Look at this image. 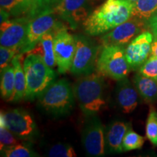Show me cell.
Here are the masks:
<instances>
[{
  "label": "cell",
  "instance_id": "4",
  "mask_svg": "<svg viewBox=\"0 0 157 157\" xmlns=\"http://www.w3.org/2000/svg\"><path fill=\"white\" fill-rule=\"evenodd\" d=\"M23 64L26 80L25 99H34L53 82L56 73L36 55H26Z\"/></svg>",
  "mask_w": 157,
  "mask_h": 157
},
{
  "label": "cell",
  "instance_id": "5",
  "mask_svg": "<svg viewBox=\"0 0 157 157\" xmlns=\"http://www.w3.org/2000/svg\"><path fill=\"white\" fill-rule=\"evenodd\" d=\"M96 68L98 73L117 81L126 78L131 68L124 46H103L98 56Z\"/></svg>",
  "mask_w": 157,
  "mask_h": 157
},
{
  "label": "cell",
  "instance_id": "29",
  "mask_svg": "<svg viewBox=\"0 0 157 157\" xmlns=\"http://www.w3.org/2000/svg\"><path fill=\"white\" fill-rule=\"evenodd\" d=\"M20 52L18 48H9L0 47V68L1 70L11 64L14 57Z\"/></svg>",
  "mask_w": 157,
  "mask_h": 157
},
{
  "label": "cell",
  "instance_id": "20",
  "mask_svg": "<svg viewBox=\"0 0 157 157\" xmlns=\"http://www.w3.org/2000/svg\"><path fill=\"white\" fill-rule=\"evenodd\" d=\"M1 95L6 101L11 102L15 91V71L12 64L1 70Z\"/></svg>",
  "mask_w": 157,
  "mask_h": 157
},
{
  "label": "cell",
  "instance_id": "3",
  "mask_svg": "<svg viewBox=\"0 0 157 157\" xmlns=\"http://www.w3.org/2000/svg\"><path fill=\"white\" fill-rule=\"evenodd\" d=\"M74 89L66 79L53 82L39 95V103L46 112L54 117L67 115L74 105Z\"/></svg>",
  "mask_w": 157,
  "mask_h": 157
},
{
  "label": "cell",
  "instance_id": "27",
  "mask_svg": "<svg viewBox=\"0 0 157 157\" xmlns=\"http://www.w3.org/2000/svg\"><path fill=\"white\" fill-rule=\"evenodd\" d=\"M50 157H75L77 156L74 148L68 144L58 143L52 146L48 151Z\"/></svg>",
  "mask_w": 157,
  "mask_h": 157
},
{
  "label": "cell",
  "instance_id": "11",
  "mask_svg": "<svg viewBox=\"0 0 157 157\" xmlns=\"http://www.w3.org/2000/svg\"><path fill=\"white\" fill-rule=\"evenodd\" d=\"M75 51V36L64 27L58 29L54 38V53L58 73L66 74L71 70Z\"/></svg>",
  "mask_w": 157,
  "mask_h": 157
},
{
  "label": "cell",
  "instance_id": "14",
  "mask_svg": "<svg viewBox=\"0 0 157 157\" xmlns=\"http://www.w3.org/2000/svg\"><path fill=\"white\" fill-rule=\"evenodd\" d=\"M89 0H60L52 9L54 13L76 28L79 23L84 22L90 15Z\"/></svg>",
  "mask_w": 157,
  "mask_h": 157
},
{
  "label": "cell",
  "instance_id": "28",
  "mask_svg": "<svg viewBox=\"0 0 157 157\" xmlns=\"http://www.w3.org/2000/svg\"><path fill=\"white\" fill-rule=\"evenodd\" d=\"M139 73L147 77L157 80V58L151 56L139 68Z\"/></svg>",
  "mask_w": 157,
  "mask_h": 157
},
{
  "label": "cell",
  "instance_id": "25",
  "mask_svg": "<svg viewBox=\"0 0 157 157\" xmlns=\"http://www.w3.org/2000/svg\"><path fill=\"white\" fill-rule=\"evenodd\" d=\"M30 6L29 17L36 16L41 13L48 10H52L60 0H26Z\"/></svg>",
  "mask_w": 157,
  "mask_h": 157
},
{
  "label": "cell",
  "instance_id": "1",
  "mask_svg": "<svg viewBox=\"0 0 157 157\" xmlns=\"http://www.w3.org/2000/svg\"><path fill=\"white\" fill-rule=\"evenodd\" d=\"M132 12L128 0H106L84 21V29L90 36L105 34L131 18Z\"/></svg>",
  "mask_w": 157,
  "mask_h": 157
},
{
  "label": "cell",
  "instance_id": "6",
  "mask_svg": "<svg viewBox=\"0 0 157 157\" xmlns=\"http://www.w3.org/2000/svg\"><path fill=\"white\" fill-rule=\"evenodd\" d=\"M76 51L70 71L74 75L93 73L96 67L101 48L83 36H75Z\"/></svg>",
  "mask_w": 157,
  "mask_h": 157
},
{
  "label": "cell",
  "instance_id": "19",
  "mask_svg": "<svg viewBox=\"0 0 157 157\" xmlns=\"http://www.w3.org/2000/svg\"><path fill=\"white\" fill-rule=\"evenodd\" d=\"M23 53L17 54L12 60L11 64L15 71V91L11 102H17L25 98L26 91V80L23 64L21 63Z\"/></svg>",
  "mask_w": 157,
  "mask_h": 157
},
{
  "label": "cell",
  "instance_id": "8",
  "mask_svg": "<svg viewBox=\"0 0 157 157\" xmlns=\"http://www.w3.org/2000/svg\"><path fill=\"white\" fill-rule=\"evenodd\" d=\"M148 29V22L132 17L100 38L103 46H124Z\"/></svg>",
  "mask_w": 157,
  "mask_h": 157
},
{
  "label": "cell",
  "instance_id": "31",
  "mask_svg": "<svg viewBox=\"0 0 157 157\" xmlns=\"http://www.w3.org/2000/svg\"><path fill=\"white\" fill-rule=\"evenodd\" d=\"M148 29L154 35V38L157 39V10L148 20Z\"/></svg>",
  "mask_w": 157,
  "mask_h": 157
},
{
  "label": "cell",
  "instance_id": "18",
  "mask_svg": "<svg viewBox=\"0 0 157 157\" xmlns=\"http://www.w3.org/2000/svg\"><path fill=\"white\" fill-rule=\"evenodd\" d=\"M133 84L145 102L154 103L157 101V80L138 73L133 77Z\"/></svg>",
  "mask_w": 157,
  "mask_h": 157
},
{
  "label": "cell",
  "instance_id": "32",
  "mask_svg": "<svg viewBox=\"0 0 157 157\" xmlns=\"http://www.w3.org/2000/svg\"><path fill=\"white\" fill-rule=\"evenodd\" d=\"M151 56H153L157 58V39H154L152 44H151Z\"/></svg>",
  "mask_w": 157,
  "mask_h": 157
},
{
  "label": "cell",
  "instance_id": "16",
  "mask_svg": "<svg viewBox=\"0 0 157 157\" xmlns=\"http://www.w3.org/2000/svg\"><path fill=\"white\" fill-rule=\"evenodd\" d=\"M130 127V124L122 121H113L109 124L105 132V148L108 151L109 153L123 152L124 137Z\"/></svg>",
  "mask_w": 157,
  "mask_h": 157
},
{
  "label": "cell",
  "instance_id": "26",
  "mask_svg": "<svg viewBox=\"0 0 157 157\" xmlns=\"http://www.w3.org/2000/svg\"><path fill=\"white\" fill-rule=\"evenodd\" d=\"M146 137L155 146H157V112L151 107L149 111L146 125Z\"/></svg>",
  "mask_w": 157,
  "mask_h": 157
},
{
  "label": "cell",
  "instance_id": "21",
  "mask_svg": "<svg viewBox=\"0 0 157 157\" xmlns=\"http://www.w3.org/2000/svg\"><path fill=\"white\" fill-rule=\"evenodd\" d=\"M157 10V0H137L132 3V17L148 22Z\"/></svg>",
  "mask_w": 157,
  "mask_h": 157
},
{
  "label": "cell",
  "instance_id": "12",
  "mask_svg": "<svg viewBox=\"0 0 157 157\" xmlns=\"http://www.w3.org/2000/svg\"><path fill=\"white\" fill-rule=\"evenodd\" d=\"M31 18L21 17L13 20H7L1 23L0 44L9 48H18L25 44L27 37L29 23Z\"/></svg>",
  "mask_w": 157,
  "mask_h": 157
},
{
  "label": "cell",
  "instance_id": "33",
  "mask_svg": "<svg viewBox=\"0 0 157 157\" xmlns=\"http://www.w3.org/2000/svg\"><path fill=\"white\" fill-rule=\"evenodd\" d=\"M10 16V14L9 13H7V11L1 9V20H0V22L1 23L4 22V21H7V20L9 19Z\"/></svg>",
  "mask_w": 157,
  "mask_h": 157
},
{
  "label": "cell",
  "instance_id": "22",
  "mask_svg": "<svg viewBox=\"0 0 157 157\" xmlns=\"http://www.w3.org/2000/svg\"><path fill=\"white\" fill-rule=\"evenodd\" d=\"M0 6L13 16L26 15L29 17L30 15V6L26 0H0Z\"/></svg>",
  "mask_w": 157,
  "mask_h": 157
},
{
  "label": "cell",
  "instance_id": "17",
  "mask_svg": "<svg viewBox=\"0 0 157 157\" xmlns=\"http://www.w3.org/2000/svg\"><path fill=\"white\" fill-rule=\"evenodd\" d=\"M56 31H50L43 35L36 45L26 55L33 54L41 57L49 67L55 69L57 66L54 53V38Z\"/></svg>",
  "mask_w": 157,
  "mask_h": 157
},
{
  "label": "cell",
  "instance_id": "13",
  "mask_svg": "<svg viewBox=\"0 0 157 157\" xmlns=\"http://www.w3.org/2000/svg\"><path fill=\"white\" fill-rule=\"evenodd\" d=\"M154 35L150 31H144L132 39L125 49V55L131 69L140 67L151 54Z\"/></svg>",
  "mask_w": 157,
  "mask_h": 157
},
{
  "label": "cell",
  "instance_id": "7",
  "mask_svg": "<svg viewBox=\"0 0 157 157\" xmlns=\"http://www.w3.org/2000/svg\"><path fill=\"white\" fill-rule=\"evenodd\" d=\"M57 16L52 10H48L30 20L26 41L20 50L21 53L24 54L30 51L46 33L58 31L63 27Z\"/></svg>",
  "mask_w": 157,
  "mask_h": 157
},
{
  "label": "cell",
  "instance_id": "34",
  "mask_svg": "<svg viewBox=\"0 0 157 157\" xmlns=\"http://www.w3.org/2000/svg\"><path fill=\"white\" fill-rule=\"evenodd\" d=\"M128 1L131 2H132V3H134V2H135L137 1V0H128Z\"/></svg>",
  "mask_w": 157,
  "mask_h": 157
},
{
  "label": "cell",
  "instance_id": "23",
  "mask_svg": "<svg viewBox=\"0 0 157 157\" xmlns=\"http://www.w3.org/2000/svg\"><path fill=\"white\" fill-rule=\"evenodd\" d=\"M145 140L146 139L144 137L137 134L132 130V127H130L124 137L122 142L123 151H129L141 148L144 144Z\"/></svg>",
  "mask_w": 157,
  "mask_h": 157
},
{
  "label": "cell",
  "instance_id": "15",
  "mask_svg": "<svg viewBox=\"0 0 157 157\" xmlns=\"http://www.w3.org/2000/svg\"><path fill=\"white\" fill-rule=\"evenodd\" d=\"M139 93L134 84L127 77L118 81L116 88V100L124 113H132L138 105Z\"/></svg>",
  "mask_w": 157,
  "mask_h": 157
},
{
  "label": "cell",
  "instance_id": "2",
  "mask_svg": "<svg viewBox=\"0 0 157 157\" xmlns=\"http://www.w3.org/2000/svg\"><path fill=\"white\" fill-rule=\"evenodd\" d=\"M103 75L93 73L84 75L78 79L74 86L75 98L82 112L86 117L97 115L105 107Z\"/></svg>",
  "mask_w": 157,
  "mask_h": 157
},
{
  "label": "cell",
  "instance_id": "30",
  "mask_svg": "<svg viewBox=\"0 0 157 157\" xmlns=\"http://www.w3.org/2000/svg\"><path fill=\"white\" fill-rule=\"evenodd\" d=\"M14 133H13L10 130H9L4 125H0V150L3 149L5 147L13 146L17 144V138L15 137Z\"/></svg>",
  "mask_w": 157,
  "mask_h": 157
},
{
  "label": "cell",
  "instance_id": "10",
  "mask_svg": "<svg viewBox=\"0 0 157 157\" xmlns=\"http://www.w3.org/2000/svg\"><path fill=\"white\" fill-rule=\"evenodd\" d=\"M0 125H4L21 139L32 138L36 126L32 117L22 109H13L0 114Z\"/></svg>",
  "mask_w": 157,
  "mask_h": 157
},
{
  "label": "cell",
  "instance_id": "24",
  "mask_svg": "<svg viewBox=\"0 0 157 157\" xmlns=\"http://www.w3.org/2000/svg\"><path fill=\"white\" fill-rule=\"evenodd\" d=\"M2 156L6 157H31L37 156L36 153L28 147L21 144L5 147L1 150Z\"/></svg>",
  "mask_w": 157,
  "mask_h": 157
},
{
  "label": "cell",
  "instance_id": "9",
  "mask_svg": "<svg viewBox=\"0 0 157 157\" xmlns=\"http://www.w3.org/2000/svg\"><path fill=\"white\" fill-rule=\"evenodd\" d=\"M87 117L82 130V140L88 156L99 157L105 154L104 128L97 115Z\"/></svg>",
  "mask_w": 157,
  "mask_h": 157
},
{
  "label": "cell",
  "instance_id": "35",
  "mask_svg": "<svg viewBox=\"0 0 157 157\" xmlns=\"http://www.w3.org/2000/svg\"><path fill=\"white\" fill-rule=\"evenodd\" d=\"M96 1H99V0H96Z\"/></svg>",
  "mask_w": 157,
  "mask_h": 157
}]
</instances>
